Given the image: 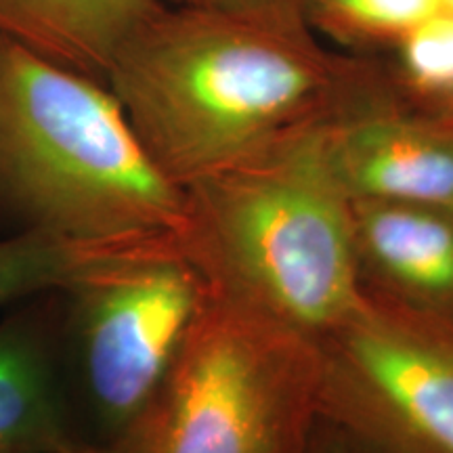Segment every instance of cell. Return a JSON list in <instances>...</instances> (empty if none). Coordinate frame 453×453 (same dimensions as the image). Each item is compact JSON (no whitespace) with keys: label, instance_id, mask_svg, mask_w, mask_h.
Returning <instances> with one entry per match:
<instances>
[{"label":"cell","instance_id":"obj_1","mask_svg":"<svg viewBox=\"0 0 453 453\" xmlns=\"http://www.w3.org/2000/svg\"><path fill=\"white\" fill-rule=\"evenodd\" d=\"M105 84L151 160L185 189L395 82L311 30L166 4L118 50Z\"/></svg>","mask_w":453,"mask_h":453},{"label":"cell","instance_id":"obj_2","mask_svg":"<svg viewBox=\"0 0 453 453\" xmlns=\"http://www.w3.org/2000/svg\"><path fill=\"white\" fill-rule=\"evenodd\" d=\"M324 127L185 187V252L211 288L315 342L367 296Z\"/></svg>","mask_w":453,"mask_h":453},{"label":"cell","instance_id":"obj_3","mask_svg":"<svg viewBox=\"0 0 453 453\" xmlns=\"http://www.w3.org/2000/svg\"><path fill=\"white\" fill-rule=\"evenodd\" d=\"M0 208L70 240L185 237L187 194L105 82L0 36Z\"/></svg>","mask_w":453,"mask_h":453},{"label":"cell","instance_id":"obj_4","mask_svg":"<svg viewBox=\"0 0 453 453\" xmlns=\"http://www.w3.org/2000/svg\"><path fill=\"white\" fill-rule=\"evenodd\" d=\"M321 350L211 288L162 382L111 441L127 453H309Z\"/></svg>","mask_w":453,"mask_h":453},{"label":"cell","instance_id":"obj_5","mask_svg":"<svg viewBox=\"0 0 453 453\" xmlns=\"http://www.w3.org/2000/svg\"><path fill=\"white\" fill-rule=\"evenodd\" d=\"M321 350V422L361 453H453V319L367 288Z\"/></svg>","mask_w":453,"mask_h":453},{"label":"cell","instance_id":"obj_6","mask_svg":"<svg viewBox=\"0 0 453 453\" xmlns=\"http://www.w3.org/2000/svg\"><path fill=\"white\" fill-rule=\"evenodd\" d=\"M208 294L185 243L124 260L67 294L88 399L111 439L151 399Z\"/></svg>","mask_w":453,"mask_h":453},{"label":"cell","instance_id":"obj_7","mask_svg":"<svg viewBox=\"0 0 453 453\" xmlns=\"http://www.w3.org/2000/svg\"><path fill=\"white\" fill-rule=\"evenodd\" d=\"M390 87L324 127L334 177L350 200L428 203L453 211V127Z\"/></svg>","mask_w":453,"mask_h":453},{"label":"cell","instance_id":"obj_8","mask_svg":"<svg viewBox=\"0 0 453 453\" xmlns=\"http://www.w3.org/2000/svg\"><path fill=\"white\" fill-rule=\"evenodd\" d=\"M365 288L453 319V211L428 203L350 200Z\"/></svg>","mask_w":453,"mask_h":453},{"label":"cell","instance_id":"obj_9","mask_svg":"<svg viewBox=\"0 0 453 453\" xmlns=\"http://www.w3.org/2000/svg\"><path fill=\"white\" fill-rule=\"evenodd\" d=\"M53 303L27 304L0 324V453H70L57 378Z\"/></svg>","mask_w":453,"mask_h":453},{"label":"cell","instance_id":"obj_10","mask_svg":"<svg viewBox=\"0 0 453 453\" xmlns=\"http://www.w3.org/2000/svg\"><path fill=\"white\" fill-rule=\"evenodd\" d=\"M30 47L57 64L105 82L113 57L162 0H11Z\"/></svg>","mask_w":453,"mask_h":453},{"label":"cell","instance_id":"obj_11","mask_svg":"<svg viewBox=\"0 0 453 453\" xmlns=\"http://www.w3.org/2000/svg\"><path fill=\"white\" fill-rule=\"evenodd\" d=\"M179 242L180 237L84 242L21 229L13 237L0 240V307L50 292L70 294L124 260Z\"/></svg>","mask_w":453,"mask_h":453},{"label":"cell","instance_id":"obj_12","mask_svg":"<svg viewBox=\"0 0 453 453\" xmlns=\"http://www.w3.org/2000/svg\"><path fill=\"white\" fill-rule=\"evenodd\" d=\"M395 87L420 110H453V11L439 9L395 44Z\"/></svg>","mask_w":453,"mask_h":453},{"label":"cell","instance_id":"obj_13","mask_svg":"<svg viewBox=\"0 0 453 453\" xmlns=\"http://www.w3.org/2000/svg\"><path fill=\"white\" fill-rule=\"evenodd\" d=\"M439 9L441 0H307V19L350 47H395Z\"/></svg>","mask_w":453,"mask_h":453},{"label":"cell","instance_id":"obj_14","mask_svg":"<svg viewBox=\"0 0 453 453\" xmlns=\"http://www.w3.org/2000/svg\"><path fill=\"white\" fill-rule=\"evenodd\" d=\"M170 3L173 7L248 17L290 30H311L307 0H170Z\"/></svg>","mask_w":453,"mask_h":453},{"label":"cell","instance_id":"obj_15","mask_svg":"<svg viewBox=\"0 0 453 453\" xmlns=\"http://www.w3.org/2000/svg\"><path fill=\"white\" fill-rule=\"evenodd\" d=\"M309 453H361L350 441L332 428L330 424L321 422L319 428L315 430L313 443H311Z\"/></svg>","mask_w":453,"mask_h":453},{"label":"cell","instance_id":"obj_16","mask_svg":"<svg viewBox=\"0 0 453 453\" xmlns=\"http://www.w3.org/2000/svg\"><path fill=\"white\" fill-rule=\"evenodd\" d=\"M0 36L15 38L26 44V32L11 0H0Z\"/></svg>","mask_w":453,"mask_h":453},{"label":"cell","instance_id":"obj_17","mask_svg":"<svg viewBox=\"0 0 453 453\" xmlns=\"http://www.w3.org/2000/svg\"><path fill=\"white\" fill-rule=\"evenodd\" d=\"M70 453H127L122 447H118L113 441H110L107 445H87L82 441H78L76 445L72 447Z\"/></svg>","mask_w":453,"mask_h":453},{"label":"cell","instance_id":"obj_18","mask_svg":"<svg viewBox=\"0 0 453 453\" xmlns=\"http://www.w3.org/2000/svg\"><path fill=\"white\" fill-rule=\"evenodd\" d=\"M439 116H441V118H443V120H445V122H449V124H451V127H453V110H449V111H445V113H439Z\"/></svg>","mask_w":453,"mask_h":453},{"label":"cell","instance_id":"obj_19","mask_svg":"<svg viewBox=\"0 0 453 453\" xmlns=\"http://www.w3.org/2000/svg\"><path fill=\"white\" fill-rule=\"evenodd\" d=\"M441 9L453 11V0H441Z\"/></svg>","mask_w":453,"mask_h":453}]
</instances>
